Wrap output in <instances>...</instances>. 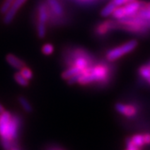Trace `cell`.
Masks as SVG:
<instances>
[{"mask_svg": "<svg viewBox=\"0 0 150 150\" xmlns=\"http://www.w3.org/2000/svg\"><path fill=\"white\" fill-rule=\"evenodd\" d=\"M20 130L19 117L8 111L0 114V139L4 150H10L14 148V142L18 139Z\"/></svg>", "mask_w": 150, "mask_h": 150, "instance_id": "cell-1", "label": "cell"}, {"mask_svg": "<svg viewBox=\"0 0 150 150\" xmlns=\"http://www.w3.org/2000/svg\"><path fill=\"white\" fill-rule=\"evenodd\" d=\"M108 75V69L107 65L97 64L89 66L87 69L81 71V74L77 79V83L82 85L90 84L94 82L102 83L107 80Z\"/></svg>", "mask_w": 150, "mask_h": 150, "instance_id": "cell-2", "label": "cell"}, {"mask_svg": "<svg viewBox=\"0 0 150 150\" xmlns=\"http://www.w3.org/2000/svg\"><path fill=\"white\" fill-rule=\"evenodd\" d=\"M138 45H139V42L137 40H135V39L130 40L129 42L123 43L117 48H112L109 51H108L106 58L109 61H114V60L124 56L125 54H128L130 52L134 51V49L138 47Z\"/></svg>", "mask_w": 150, "mask_h": 150, "instance_id": "cell-3", "label": "cell"}, {"mask_svg": "<svg viewBox=\"0 0 150 150\" xmlns=\"http://www.w3.org/2000/svg\"><path fill=\"white\" fill-rule=\"evenodd\" d=\"M48 21V7L46 3H41L38 7L37 34L39 38L46 36V23Z\"/></svg>", "mask_w": 150, "mask_h": 150, "instance_id": "cell-4", "label": "cell"}, {"mask_svg": "<svg viewBox=\"0 0 150 150\" xmlns=\"http://www.w3.org/2000/svg\"><path fill=\"white\" fill-rule=\"evenodd\" d=\"M26 2H27V0H14L13 4L10 7V8L7 11V13L4 14V24L7 25V24H9V23H11L13 22V18L16 16L18 9Z\"/></svg>", "mask_w": 150, "mask_h": 150, "instance_id": "cell-5", "label": "cell"}, {"mask_svg": "<svg viewBox=\"0 0 150 150\" xmlns=\"http://www.w3.org/2000/svg\"><path fill=\"white\" fill-rule=\"evenodd\" d=\"M115 110L127 118L134 117L138 113V108L133 104H126L123 103H117L114 105Z\"/></svg>", "mask_w": 150, "mask_h": 150, "instance_id": "cell-6", "label": "cell"}, {"mask_svg": "<svg viewBox=\"0 0 150 150\" xmlns=\"http://www.w3.org/2000/svg\"><path fill=\"white\" fill-rule=\"evenodd\" d=\"M47 4H48L49 13L51 15H54L58 18L64 16V9L59 0H48Z\"/></svg>", "mask_w": 150, "mask_h": 150, "instance_id": "cell-7", "label": "cell"}, {"mask_svg": "<svg viewBox=\"0 0 150 150\" xmlns=\"http://www.w3.org/2000/svg\"><path fill=\"white\" fill-rule=\"evenodd\" d=\"M118 27V23L117 22L112 21V20H106L99 23L95 29V33L98 35H104L109 31H111L114 28Z\"/></svg>", "mask_w": 150, "mask_h": 150, "instance_id": "cell-8", "label": "cell"}, {"mask_svg": "<svg viewBox=\"0 0 150 150\" xmlns=\"http://www.w3.org/2000/svg\"><path fill=\"white\" fill-rule=\"evenodd\" d=\"M144 6V2H141L139 0L134 1L132 3H129L125 5L122 6L125 13V17L132 16L138 13V11Z\"/></svg>", "mask_w": 150, "mask_h": 150, "instance_id": "cell-9", "label": "cell"}, {"mask_svg": "<svg viewBox=\"0 0 150 150\" xmlns=\"http://www.w3.org/2000/svg\"><path fill=\"white\" fill-rule=\"evenodd\" d=\"M6 61L8 63V64H10L13 68L16 69H21L23 67L26 66V64L22 60V59H18L13 54H8L6 56Z\"/></svg>", "mask_w": 150, "mask_h": 150, "instance_id": "cell-10", "label": "cell"}, {"mask_svg": "<svg viewBox=\"0 0 150 150\" xmlns=\"http://www.w3.org/2000/svg\"><path fill=\"white\" fill-rule=\"evenodd\" d=\"M81 74V70H79L77 67L75 66H71L67 70H65L64 72L62 74V78L65 80H69V79L78 76Z\"/></svg>", "mask_w": 150, "mask_h": 150, "instance_id": "cell-11", "label": "cell"}, {"mask_svg": "<svg viewBox=\"0 0 150 150\" xmlns=\"http://www.w3.org/2000/svg\"><path fill=\"white\" fill-rule=\"evenodd\" d=\"M18 101L19 103V104L21 105L22 108L27 112V113H31L33 112V107L31 103L28 100L27 98L24 96H18Z\"/></svg>", "mask_w": 150, "mask_h": 150, "instance_id": "cell-12", "label": "cell"}, {"mask_svg": "<svg viewBox=\"0 0 150 150\" xmlns=\"http://www.w3.org/2000/svg\"><path fill=\"white\" fill-rule=\"evenodd\" d=\"M115 8H116V6L111 1L110 3H108L107 5L105 6L101 10L100 14H101V16L104 17V18L110 16V15L112 14V13H113V11L115 10Z\"/></svg>", "mask_w": 150, "mask_h": 150, "instance_id": "cell-13", "label": "cell"}, {"mask_svg": "<svg viewBox=\"0 0 150 150\" xmlns=\"http://www.w3.org/2000/svg\"><path fill=\"white\" fill-rule=\"evenodd\" d=\"M131 140L133 141L134 144L136 146H138L139 148H143L144 147L145 142H144V134H134L132 137H130Z\"/></svg>", "mask_w": 150, "mask_h": 150, "instance_id": "cell-14", "label": "cell"}, {"mask_svg": "<svg viewBox=\"0 0 150 150\" xmlns=\"http://www.w3.org/2000/svg\"><path fill=\"white\" fill-rule=\"evenodd\" d=\"M13 78H14V80L16 81L17 83L20 86L28 87V86L29 85V81L26 79L20 73H16L15 74L13 75Z\"/></svg>", "mask_w": 150, "mask_h": 150, "instance_id": "cell-15", "label": "cell"}, {"mask_svg": "<svg viewBox=\"0 0 150 150\" xmlns=\"http://www.w3.org/2000/svg\"><path fill=\"white\" fill-rule=\"evenodd\" d=\"M136 14L140 18H142L143 19L150 21V9L148 8H145L143 6L138 11V13Z\"/></svg>", "mask_w": 150, "mask_h": 150, "instance_id": "cell-16", "label": "cell"}, {"mask_svg": "<svg viewBox=\"0 0 150 150\" xmlns=\"http://www.w3.org/2000/svg\"><path fill=\"white\" fill-rule=\"evenodd\" d=\"M19 73H20V74L28 81L31 80L33 79V77L32 70L30 69L29 68H28L27 66H25V67H23V69H21Z\"/></svg>", "mask_w": 150, "mask_h": 150, "instance_id": "cell-17", "label": "cell"}, {"mask_svg": "<svg viewBox=\"0 0 150 150\" xmlns=\"http://www.w3.org/2000/svg\"><path fill=\"white\" fill-rule=\"evenodd\" d=\"M54 47L51 43H45L42 47V53L44 55H51L54 53Z\"/></svg>", "mask_w": 150, "mask_h": 150, "instance_id": "cell-18", "label": "cell"}, {"mask_svg": "<svg viewBox=\"0 0 150 150\" xmlns=\"http://www.w3.org/2000/svg\"><path fill=\"white\" fill-rule=\"evenodd\" d=\"M13 2H14V0H5L4 2V4L1 6L0 13H3V14H5L6 13H7V11L10 8V7L13 4Z\"/></svg>", "mask_w": 150, "mask_h": 150, "instance_id": "cell-19", "label": "cell"}, {"mask_svg": "<svg viewBox=\"0 0 150 150\" xmlns=\"http://www.w3.org/2000/svg\"><path fill=\"white\" fill-rule=\"evenodd\" d=\"M125 142H126V150H141L140 148H139L138 146H136L133 143V141L131 140L130 137L127 138V139H126Z\"/></svg>", "mask_w": 150, "mask_h": 150, "instance_id": "cell-20", "label": "cell"}, {"mask_svg": "<svg viewBox=\"0 0 150 150\" xmlns=\"http://www.w3.org/2000/svg\"><path fill=\"white\" fill-rule=\"evenodd\" d=\"M137 0H112V2L115 4L116 7H120V6H123L129 3H132Z\"/></svg>", "mask_w": 150, "mask_h": 150, "instance_id": "cell-21", "label": "cell"}, {"mask_svg": "<svg viewBox=\"0 0 150 150\" xmlns=\"http://www.w3.org/2000/svg\"><path fill=\"white\" fill-rule=\"evenodd\" d=\"M144 142L146 145H150V134H144Z\"/></svg>", "mask_w": 150, "mask_h": 150, "instance_id": "cell-22", "label": "cell"}, {"mask_svg": "<svg viewBox=\"0 0 150 150\" xmlns=\"http://www.w3.org/2000/svg\"><path fill=\"white\" fill-rule=\"evenodd\" d=\"M46 150H64L62 148H59V147H57V146H50V147H48Z\"/></svg>", "mask_w": 150, "mask_h": 150, "instance_id": "cell-23", "label": "cell"}, {"mask_svg": "<svg viewBox=\"0 0 150 150\" xmlns=\"http://www.w3.org/2000/svg\"><path fill=\"white\" fill-rule=\"evenodd\" d=\"M4 111H5V108H4V107L0 103V114H1V113H3Z\"/></svg>", "mask_w": 150, "mask_h": 150, "instance_id": "cell-24", "label": "cell"}, {"mask_svg": "<svg viewBox=\"0 0 150 150\" xmlns=\"http://www.w3.org/2000/svg\"><path fill=\"white\" fill-rule=\"evenodd\" d=\"M144 7L148 8H149L150 9V2H149V3H145V2H144Z\"/></svg>", "mask_w": 150, "mask_h": 150, "instance_id": "cell-25", "label": "cell"}, {"mask_svg": "<svg viewBox=\"0 0 150 150\" xmlns=\"http://www.w3.org/2000/svg\"><path fill=\"white\" fill-rule=\"evenodd\" d=\"M76 1H79V2H83V3H88V2H93L94 0H76Z\"/></svg>", "mask_w": 150, "mask_h": 150, "instance_id": "cell-26", "label": "cell"}, {"mask_svg": "<svg viewBox=\"0 0 150 150\" xmlns=\"http://www.w3.org/2000/svg\"><path fill=\"white\" fill-rule=\"evenodd\" d=\"M146 81H147V82H148V83H149V84H150V77Z\"/></svg>", "mask_w": 150, "mask_h": 150, "instance_id": "cell-27", "label": "cell"}, {"mask_svg": "<svg viewBox=\"0 0 150 150\" xmlns=\"http://www.w3.org/2000/svg\"><path fill=\"white\" fill-rule=\"evenodd\" d=\"M10 150H18V149H16V148H13V149Z\"/></svg>", "mask_w": 150, "mask_h": 150, "instance_id": "cell-28", "label": "cell"}, {"mask_svg": "<svg viewBox=\"0 0 150 150\" xmlns=\"http://www.w3.org/2000/svg\"><path fill=\"white\" fill-rule=\"evenodd\" d=\"M149 64H150V63H149Z\"/></svg>", "mask_w": 150, "mask_h": 150, "instance_id": "cell-29", "label": "cell"}]
</instances>
